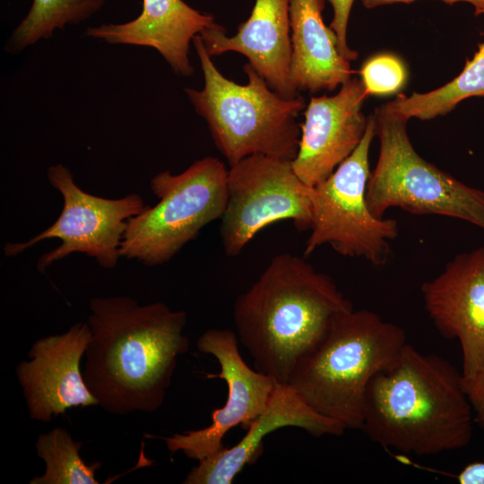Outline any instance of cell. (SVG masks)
<instances>
[{"label":"cell","instance_id":"cell-1","mask_svg":"<svg viewBox=\"0 0 484 484\" xmlns=\"http://www.w3.org/2000/svg\"><path fill=\"white\" fill-rule=\"evenodd\" d=\"M89 309L82 376L99 405L115 415L159 410L189 348L186 313L126 296L93 298Z\"/></svg>","mask_w":484,"mask_h":484},{"label":"cell","instance_id":"cell-2","mask_svg":"<svg viewBox=\"0 0 484 484\" xmlns=\"http://www.w3.org/2000/svg\"><path fill=\"white\" fill-rule=\"evenodd\" d=\"M473 422L462 372L407 343L369 383L360 430L385 448L421 456L467 446Z\"/></svg>","mask_w":484,"mask_h":484},{"label":"cell","instance_id":"cell-3","mask_svg":"<svg viewBox=\"0 0 484 484\" xmlns=\"http://www.w3.org/2000/svg\"><path fill=\"white\" fill-rule=\"evenodd\" d=\"M351 309L330 276L316 271L305 256L283 253L236 298L233 319L254 367L287 384L334 318Z\"/></svg>","mask_w":484,"mask_h":484},{"label":"cell","instance_id":"cell-4","mask_svg":"<svg viewBox=\"0 0 484 484\" xmlns=\"http://www.w3.org/2000/svg\"><path fill=\"white\" fill-rule=\"evenodd\" d=\"M407 343L399 325L370 310L351 309L334 318L287 385L316 412L360 429L369 383Z\"/></svg>","mask_w":484,"mask_h":484},{"label":"cell","instance_id":"cell-5","mask_svg":"<svg viewBox=\"0 0 484 484\" xmlns=\"http://www.w3.org/2000/svg\"><path fill=\"white\" fill-rule=\"evenodd\" d=\"M193 43L203 87L184 91L229 166L254 154L292 161L298 150L301 128L297 118L306 108L304 98L282 97L250 63L243 66L247 82L238 84L218 70L200 35Z\"/></svg>","mask_w":484,"mask_h":484},{"label":"cell","instance_id":"cell-6","mask_svg":"<svg viewBox=\"0 0 484 484\" xmlns=\"http://www.w3.org/2000/svg\"><path fill=\"white\" fill-rule=\"evenodd\" d=\"M380 146L367 186L371 212L383 218L393 207L417 215H441L467 221L484 230V190L470 186L424 160L407 133L409 119L376 109Z\"/></svg>","mask_w":484,"mask_h":484},{"label":"cell","instance_id":"cell-7","mask_svg":"<svg viewBox=\"0 0 484 484\" xmlns=\"http://www.w3.org/2000/svg\"><path fill=\"white\" fill-rule=\"evenodd\" d=\"M228 170L220 160L206 156L179 174L164 170L155 175L150 186L159 201L128 220L121 257L147 266L171 260L203 228L221 219Z\"/></svg>","mask_w":484,"mask_h":484},{"label":"cell","instance_id":"cell-8","mask_svg":"<svg viewBox=\"0 0 484 484\" xmlns=\"http://www.w3.org/2000/svg\"><path fill=\"white\" fill-rule=\"evenodd\" d=\"M376 135L375 115L367 117L365 134L325 180L310 188L311 226L304 256L330 245L338 254L363 258L376 266L387 262L390 241L398 235L393 219L375 216L367 203L370 176L368 154Z\"/></svg>","mask_w":484,"mask_h":484},{"label":"cell","instance_id":"cell-9","mask_svg":"<svg viewBox=\"0 0 484 484\" xmlns=\"http://www.w3.org/2000/svg\"><path fill=\"white\" fill-rule=\"evenodd\" d=\"M47 177L64 200L59 217L25 242L6 243L4 255L16 256L45 239L57 238L61 244L38 260L39 272L73 253L85 254L102 268H114L121 257L120 246L128 220L146 206L142 196L134 193L109 199L88 194L77 186L63 163L50 166Z\"/></svg>","mask_w":484,"mask_h":484},{"label":"cell","instance_id":"cell-10","mask_svg":"<svg viewBox=\"0 0 484 484\" xmlns=\"http://www.w3.org/2000/svg\"><path fill=\"white\" fill-rule=\"evenodd\" d=\"M310 188L290 160L254 154L229 166L220 229L225 254L238 255L260 230L277 221L290 220L298 230L309 229Z\"/></svg>","mask_w":484,"mask_h":484},{"label":"cell","instance_id":"cell-11","mask_svg":"<svg viewBox=\"0 0 484 484\" xmlns=\"http://www.w3.org/2000/svg\"><path fill=\"white\" fill-rule=\"evenodd\" d=\"M197 349L215 358L220 377L227 384L224 405L212 413L209 426L162 437L169 451H182L188 458L200 461L225 446L223 438L234 427L246 429L265 409L276 385L270 376L250 367L238 350V338L229 329H209L196 341Z\"/></svg>","mask_w":484,"mask_h":484},{"label":"cell","instance_id":"cell-12","mask_svg":"<svg viewBox=\"0 0 484 484\" xmlns=\"http://www.w3.org/2000/svg\"><path fill=\"white\" fill-rule=\"evenodd\" d=\"M91 337L88 323L78 322L63 333L37 340L29 350V359L16 366L32 419L51 422L68 409L99 405L81 369Z\"/></svg>","mask_w":484,"mask_h":484},{"label":"cell","instance_id":"cell-13","mask_svg":"<svg viewBox=\"0 0 484 484\" xmlns=\"http://www.w3.org/2000/svg\"><path fill=\"white\" fill-rule=\"evenodd\" d=\"M421 294L440 334L460 343L463 379L472 378L484 367V245L455 255Z\"/></svg>","mask_w":484,"mask_h":484},{"label":"cell","instance_id":"cell-14","mask_svg":"<svg viewBox=\"0 0 484 484\" xmlns=\"http://www.w3.org/2000/svg\"><path fill=\"white\" fill-rule=\"evenodd\" d=\"M368 95L362 80L351 78L335 95L310 99L291 161L305 184L315 186L325 180L359 144L367 125L361 108Z\"/></svg>","mask_w":484,"mask_h":484},{"label":"cell","instance_id":"cell-15","mask_svg":"<svg viewBox=\"0 0 484 484\" xmlns=\"http://www.w3.org/2000/svg\"><path fill=\"white\" fill-rule=\"evenodd\" d=\"M296 427L314 436H341L347 430L307 404L287 384H277L263 412L249 425L246 435L234 446L198 461L183 480L184 484H231L236 476L254 463L264 452V438L284 428Z\"/></svg>","mask_w":484,"mask_h":484},{"label":"cell","instance_id":"cell-16","mask_svg":"<svg viewBox=\"0 0 484 484\" xmlns=\"http://www.w3.org/2000/svg\"><path fill=\"white\" fill-rule=\"evenodd\" d=\"M199 35L211 56L238 52L273 91L287 99L298 96L290 72V0H255L251 15L232 37L216 22Z\"/></svg>","mask_w":484,"mask_h":484},{"label":"cell","instance_id":"cell-17","mask_svg":"<svg viewBox=\"0 0 484 484\" xmlns=\"http://www.w3.org/2000/svg\"><path fill=\"white\" fill-rule=\"evenodd\" d=\"M183 0H143L141 13L123 23L88 27L84 35L113 45H133L156 49L179 76L194 74L188 54L191 40L214 23Z\"/></svg>","mask_w":484,"mask_h":484},{"label":"cell","instance_id":"cell-18","mask_svg":"<svg viewBox=\"0 0 484 484\" xmlns=\"http://www.w3.org/2000/svg\"><path fill=\"white\" fill-rule=\"evenodd\" d=\"M325 0H290L291 82L298 91H333L350 79V61L339 51L338 39L322 13Z\"/></svg>","mask_w":484,"mask_h":484},{"label":"cell","instance_id":"cell-19","mask_svg":"<svg viewBox=\"0 0 484 484\" xmlns=\"http://www.w3.org/2000/svg\"><path fill=\"white\" fill-rule=\"evenodd\" d=\"M108 0H32L31 5L7 38L4 50L16 55L57 30L78 25L95 15Z\"/></svg>","mask_w":484,"mask_h":484},{"label":"cell","instance_id":"cell-20","mask_svg":"<svg viewBox=\"0 0 484 484\" xmlns=\"http://www.w3.org/2000/svg\"><path fill=\"white\" fill-rule=\"evenodd\" d=\"M471 97H484V42L453 81L426 93L401 94L385 106L407 119L428 120L447 114Z\"/></svg>","mask_w":484,"mask_h":484},{"label":"cell","instance_id":"cell-21","mask_svg":"<svg viewBox=\"0 0 484 484\" xmlns=\"http://www.w3.org/2000/svg\"><path fill=\"white\" fill-rule=\"evenodd\" d=\"M82 442L75 441L70 432L60 427L38 436L35 447L45 462L46 471L35 476L30 484H98L95 472L101 462H84L79 454Z\"/></svg>","mask_w":484,"mask_h":484},{"label":"cell","instance_id":"cell-22","mask_svg":"<svg viewBox=\"0 0 484 484\" xmlns=\"http://www.w3.org/2000/svg\"><path fill=\"white\" fill-rule=\"evenodd\" d=\"M368 94L387 95L398 91L405 83L407 71L395 56L383 54L369 58L360 70Z\"/></svg>","mask_w":484,"mask_h":484},{"label":"cell","instance_id":"cell-23","mask_svg":"<svg viewBox=\"0 0 484 484\" xmlns=\"http://www.w3.org/2000/svg\"><path fill=\"white\" fill-rule=\"evenodd\" d=\"M325 1H328L333 6V17L330 28L337 36L339 51L348 61H354L359 56L358 52L350 49L347 44V27L354 0Z\"/></svg>","mask_w":484,"mask_h":484},{"label":"cell","instance_id":"cell-24","mask_svg":"<svg viewBox=\"0 0 484 484\" xmlns=\"http://www.w3.org/2000/svg\"><path fill=\"white\" fill-rule=\"evenodd\" d=\"M463 383L475 422L484 426V367L472 378L463 379Z\"/></svg>","mask_w":484,"mask_h":484},{"label":"cell","instance_id":"cell-25","mask_svg":"<svg viewBox=\"0 0 484 484\" xmlns=\"http://www.w3.org/2000/svg\"><path fill=\"white\" fill-rule=\"evenodd\" d=\"M460 484H484V462L467 464L457 475Z\"/></svg>","mask_w":484,"mask_h":484},{"label":"cell","instance_id":"cell-26","mask_svg":"<svg viewBox=\"0 0 484 484\" xmlns=\"http://www.w3.org/2000/svg\"><path fill=\"white\" fill-rule=\"evenodd\" d=\"M416 0H361L364 7L370 9L380 5L391 4H410ZM448 4H454L459 2H466L472 4L475 7V13L480 14L484 10V0H440Z\"/></svg>","mask_w":484,"mask_h":484}]
</instances>
